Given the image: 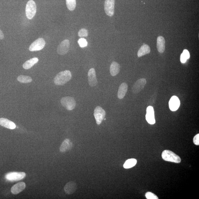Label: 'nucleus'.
Wrapping results in <instances>:
<instances>
[{
    "mask_svg": "<svg viewBox=\"0 0 199 199\" xmlns=\"http://www.w3.org/2000/svg\"><path fill=\"white\" fill-rule=\"evenodd\" d=\"M88 78L89 85L91 87L95 86L98 84L96 71L94 68H91L89 71Z\"/></svg>",
    "mask_w": 199,
    "mask_h": 199,
    "instance_id": "12",
    "label": "nucleus"
},
{
    "mask_svg": "<svg viewBox=\"0 0 199 199\" xmlns=\"http://www.w3.org/2000/svg\"><path fill=\"white\" fill-rule=\"evenodd\" d=\"M77 188V186L75 182H67L64 188L66 193L68 195H71L74 193L76 191Z\"/></svg>",
    "mask_w": 199,
    "mask_h": 199,
    "instance_id": "14",
    "label": "nucleus"
},
{
    "mask_svg": "<svg viewBox=\"0 0 199 199\" xmlns=\"http://www.w3.org/2000/svg\"><path fill=\"white\" fill-rule=\"evenodd\" d=\"M94 116L97 124L100 125L105 118V111L101 107L97 106L94 109Z\"/></svg>",
    "mask_w": 199,
    "mask_h": 199,
    "instance_id": "7",
    "label": "nucleus"
},
{
    "mask_svg": "<svg viewBox=\"0 0 199 199\" xmlns=\"http://www.w3.org/2000/svg\"><path fill=\"white\" fill-rule=\"evenodd\" d=\"M193 142L195 145H199V134H198L195 136L193 138Z\"/></svg>",
    "mask_w": 199,
    "mask_h": 199,
    "instance_id": "29",
    "label": "nucleus"
},
{
    "mask_svg": "<svg viewBox=\"0 0 199 199\" xmlns=\"http://www.w3.org/2000/svg\"><path fill=\"white\" fill-rule=\"evenodd\" d=\"M45 42L43 38H40L33 43L29 47V50L30 52L40 51L44 48Z\"/></svg>",
    "mask_w": 199,
    "mask_h": 199,
    "instance_id": "6",
    "label": "nucleus"
},
{
    "mask_svg": "<svg viewBox=\"0 0 199 199\" xmlns=\"http://www.w3.org/2000/svg\"><path fill=\"white\" fill-rule=\"evenodd\" d=\"M25 188V183L23 182H20L13 186L11 189V191L13 194H17L22 191Z\"/></svg>",
    "mask_w": 199,
    "mask_h": 199,
    "instance_id": "15",
    "label": "nucleus"
},
{
    "mask_svg": "<svg viewBox=\"0 0 199 199\" xmlns=\"http://www.w3.org/2000/svg\"><path fill=\"white\" fill-rule=\"evenodd\" d=\"M25 176L26 174L24 172H13L7 174L5 175V178L9 181L14 182L23 179Z\"/></svg>",
    "mask_w": 199,
    "mask_h": 199,
    "instance_id": "5",
    "label": "nucleus"
},
{
    "mask_svg": "<svg viewBox=\"0 0 199 199\" xmlns=\"http://www.w3.org/2000/svg\"><path fill=\"white\" fill-rule=\"evenodd\" d=\"M137 160L135 159H129L125 162L123 165L125 169L131 168L136 165Z\"/></svg>",
    "mask_w": 199,
    "mask_h": 199,
    "instance_id": "23",
    "label": "nucleus"
},
{
    "mask_svg": "<svg viewBox=\"0 0 199 199\" xmlns=\"http://www.w3.org/2000/svg\"><path fill=\"white\" fill-rule=\"evenodd\" d=\"M72 78L70 71L65 70L58 73L54 78V83L56 85H63L68 82Z\"/></svg>",
    "mask_w": 199,
    "mask_h": 199,
    "instance_id": "1",
    "label": "nucleus"
},
{
    "mask_svg": "<svg viewBox=\"0 0 199 199\" xmlns=\"http://www.w3.org/2000/svg\"><path fill=\"white\" fill-rule=\"evenodd\" d=\"M157 47L158 52L162 53L165 50V40L163 36H159L157 40Z\"/></svg>",
    "mask_w": 199,
    "mask_h": 199,
    "instance_id": "17",
    "label": "nucleus"
},
{
    "mask_svg": "<svg viewBox=\"0 0 199 199\" xmlns=\"http://www.w3.org/2000/svg\"><path fill=\"white\" fill-rule=\"evenodd\" d=\"M38 61V58H32L30 60H28L23 64V67L24 69H30L32 67L37 63Z\"/></svg>",
    "mask_w": 199,
    "mask_h": 199,
    "instance_id": "22",
    "label": "nucleus"
},
{
    "mask_svg": "<svg viewBox=\"0 0 199 199\" xmlns=\"http://www.w3.org/2000/svg\"><path fill=\"white\" fill-rule=\"evenodd\" d=\"M4 38V34H3L2 31L0 29V40H2Z\"/></svg>",
    "mask_w": 199,
    "mask_h": 199,
    "instance_id": "32",
    "label": "nucleus"
},
{
    "mask_svg": "<svg viewBox=\"0 0 199 199\" xmlns=\"http://www.w3.org/2000/svg\"><path fill=\"white\" fill-rule=\"evenodd\" d=\"M145 197L147 199H158V197L156 195L151 192H148L146 193Z\"/></svg>",
    "mask_w": 199,
    "mask_h": 199,
    "instance_id": "27",
    "label": "nucleus"
},
{
    "mask_svg": "<svg viewBox=\"0 0 199 199\" xmlns=\"http://www.w3.org/2000/svg\"><path fill=\"white\" fill-rule=\"evenodd\" d=\"M182 54L185 56L186 59H189L190 57V55L189 51L187 50H184Z\"/></svg>",
    "mask_w": 199,
    "mask_h": 199,
    "instance_id": "30",
    "label": "nucleus"
},
{
    "mask_svg": "<svg viewBox=\"0 0 199 199\" xmlns=\"http://www.w3.org/2000/svg\"><path fill=\"white\" fill-rule=\"evenodd\" d=\"M88 35V31L85 29H82L78 32V36L80 37H86Z\"/></svg>",
    "mask_w": 199,
    "mask_h": 199,
    "instance_id": "26",
    "label": "nucleus"
},
{
    "mask_svg": "<svg viewBox=\"0 0 199 199\" xmlns=\"http://www.w3.org/2000/svg\"><path fill=\"white\" fill-rule=\"evenodd\" d=\"M150 52L151 48L149 45L144 44L138 51V56L139 57H141L149 54Z\"/></svg>",
    "mask_w": 199,
    "mask_h": 199,
    "instance_id": "21",
    "label": "nucleus"
},
{
    "mask_svg": "<svg viewBox=\"0 0 199 199\" xmlns=\"http://www.w3.org/2000/svg\"><path fill=\"white\" fill-rule=\"evenodd\" d=\"M17 80L19 82L21 83H29L32 81V78L30 77L21 75L18 77Z\"/></svg>",
    "mask_w": 199,
    "mask_h": 199,
    "instance_id": "24",
    "label": "nucleus"
},
{
    "mask_svg": "<svg viewBox=\"0 0 199 199\" xmlns=\"http://www.w3.org/2000/svg\"><path fill=\"white\" fill-rule=\"evenodd\" d=\"M67 8L70 11L74 10L76 6V0H66Z\"/></svg>",
    "mask_w": 199,
    "mask_h": 199,
    "instance_id": "25",
    "label": "nucleus"
},
{
    "mask_svg": "<svg viewBox=\"0 0 199 199\" xmlns=\"http://www.w3.org/2000/svg\"><path fill=\"white\" fill-rule=\"evenodd\" d=\"M0 125L3 127L10 129H13L16 127L15 124L8 119L0 118Z\"/></svg>",
    "mask_w": 199,
    "mask_h": 199,
    "instance_id": "16",
    "label": "nucleus"
},
{
    "mask_svg": "<svg viewBox=\"0 0 199 199\" xmlns=\"http://www.w3.org/2000/svg\"><path fill=\"white\" fill-rule=\"evenodd\" d=\"M162 156L163 159L166 161L177 163H180L181 162L180 157L170 151H164Z\"/></svg>",
    "mask_w": 199,
    "mask_h": 199,
    "instance_id": "2",
    "label": "nucleus"
},
{
    "mask_svg": "<svg viewBox=\"0 0 199 199\" xmlns=\"http://www.w3.org/2000/svg\"><path fill=\"white\" fill-rule=\"evenodd\" d=\"M180 105V100L176 96H173L169 102V107L171 111H176L178 109Z\"/></svg>",
    "mask_w": 199,
    "mask_h": 199,
    "instance_id": "13",
    "label": "nucleus"
},
{
    "mask_svg": "<svg viewBox=\"0 0 199 199\" xmlns=\"http://www.w3.org/2000/svg\"><path fill=\"white\" fill-rule=\"evenodd\" d=\"M61 102L63 106L68 110H73L76 106L75 100L74 98L71 97L67 96L62 98Z\"/></svg>",
    "mask_w": 199,
    "mask_h": 199,
    "instance_id": "4",
    "label": "nucleus"
},
{
    "mask_svg": "<svg viewBox=\"0 0 199 199\" xmlns=\"http://www.w3.org/2000/svg\"><path fill=\"white\" fill-rule=\"evenodd\" d=\"M78 43L79 44L80 46L83 48L86 47L87 45V42L86 40L83 38H80L78 41Z\"/></svg>",
    "mask_w": 199,
    "mask_h": 199,
    "instance_id": "28",
    "label": "nucleus"
},
{
    "mask_svg": "<svg viewBox=\"0 0 199 199\" xmlns=\"http://www.w3.org/2000/svg\"><path fill=\"white\" fill-rule=\"evenodd\" d=\"M70 47V43L68 40L66 39L60 44L57 48V52L60 55H63L67 53Z\"/></svg>",
    "mask_w": 199,
    "mask_h": 199,
    "instance_id": "10",
    "label": "nucleus"
},
{
    "mask_svg": "<svg viewBox=\"0 0 199 199\" xmlns=\"http://www.w3.org/2000/svg\"><path fill=\"white\" fill-rule=\"evenodd\" d=\"M147 81L144 78H140L134 83L132 91L134 94H138L143 90L145 86Z\"/></svg>",
    "mask_w": 199,
    "mask_h": 199,
    "instance_id": "9",
    "label": "nucleus"
},
{
    "mask_svg": "<svg viewBox=\"0 0 199 199\" xmlns=\"http://www.w3.org/2000/svg\"><path fill=\"white\" fill-rule=\"evenodd\" d=\"M104 6L106 14L110 17L113 16L114 13L115 0H105Z\"/></svg>",
    "mask_w": 199,
    "mask_h": 199,
    "instance_id": "8",
    "label": "nucleus"
},
{
    "mask_svg": "<svg viewBox=\"0 0 199 199\" xmlns=\"http://www.w3.org/2000/svg\"><path fill=\"white\" fill-rule=\"evenodd\" d=\"M187 59H186L185 56H184L182 54L181 55L180 57V61L182 63H185L187 61Z\"/></svg>",
    "mask_w": 199,
    "mask_h": 199,
    "instance_id": "31",
    "label": "nucleus"
},
{
    "mask_svg": "<svg viewBox=\"0 0 199 199\" xmlns=\"http://www.w3.org/2000/svg\"><path fill=\"white\" fill-rule=\"evenodd\" d=\"M36 5L35 2L33 0H30L27 2L25 13L27 18L29 19H32L36 13Z\"/></svg>",
    "mask_w": 199,
    "mask_h": 199,
    "instance_id": "3",
    "label": "nucleus"
},
{
    "mask_svg": "<svg viewBox=\"0 0 199 199\" xmlns=\"http://www.w3.org/2000/svg\"><path fill=\"white\" fill-rule=\"evenodd\" d=\"M120 71L119 64L116 62H113L111 63L110 67V73L111 75L113 76H116L119 73Z\"/></svg>",
    "mask_w": 199,
    "mask_h": 199,
    "instance_id": "20",
    "label": "nucleus"
},
{
    "mask_svg": "<svg viewBox=\"0 0 199 199\" xmlns=\"http://www.w3.org/2000/svg\"><path fill=\"white\" fill-rule=\"evenodd\" d=\"M128 85L126 83H123L120 85L118 92V97L119 99H123L127 92Z\"/></svg>",
    "mask_w": 199,
    "mask_h": 199,
    "instance_id": "19",
    "label": "nucleus"
},
{
    "mask_svg": "<svg viewBox=\"0 0 199 199\" xmlns=\"http://www.w3.org/2000/svg\"><path fill=\"white\" fill-rule=\"evenodd\" d=\"M146 119L147 123L153 125L156 123L155 118L154 111L152 106H149L147 109V114L146 115Z\"/></svg>",
    "mask_w": 199,
    "mask_h": 199,
    "instance_id": "11",
    "label": "nucleus"
},
{
    "mask_svg": "<svg viewBox=\"0 0 199 199\" xmlns=\"http://www.w3.org/2000/svg\"><path fill=\"white\" fill-rule=\"evenodd\" d=\"M73 144L71 140L67 139L62 144L60 147V151L61 152H65L66 151L70 150L72 148Z\"/></svg>",
    "mask_w": 199,
    "mask_h": 199,
    "instance_id": "18",
    "label": "nucleus"
}]
</instances>
